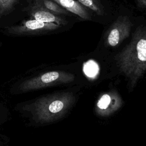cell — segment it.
Wrapping results in <instances>:
<instances>
[{
    "label": "cell",
    "instance_id": "obj_10",
    "mask_svg": "<svg viewBox=\"0 0 146 146\" xmlns=\"http://www.w3.org/2000/svg\"><path fill=\"white\" fill-rule=\"evenodd\" d=\"M83 6L92 10L97 15H103L104 7L100 0H76Z\"/></svg>",
    "mask_w": 146,
    "mask_h": 146
},
{
    "label": "cell",
    "instance_id": "obj_7",
    "mask_svg": "<svg viewBox=\"0 0 146 146\" xmlns=\"http://www.w3.org/2000/svg\"><path fill=\"white\" fill-rule=\"evenodd\" d=\"M30 15L33 19L44 22L54 23L60 26L67 23V21L63 18L36 3L31 9Z\"/></svg>",
    "mask_w": 146,
    "mask_h": 146
},
{
    "label": "cell",
    "instance_id": "obj_6",
    "mask_svg": "<svg viewBox=\"0 0 146 146\" xmlns=\"http://www.w3.org/2000/svg\"><path fill=\"white\" fill-rule=\"evenodd\" d=\"M60 27L54 23H47L31 19L20 25L8 28V31L14 34H27L56 30Z\"/></svg>",
    "mask_w": 146,
    "mask_h": 146
},
{
    "label": "cell",
    "instance_id": "obj_4",
    "mask_svg": "<svg viewBox=\"0 0 146 146\" xmlns=\"http://www.w3.org/2000/svg\"><path fill=\"white\" fill-rule=\"evenodd\" d=\"M132 23L127 16H120L111 26L106 35L105 43L107 46H118L130 35Z\"/></svg>",
    "mask_w": 146,
    "mask_h": 146
},
{
    "label": "cell",
    "instance_id": "obj_8",
    "mask_svg": "<svg viewBox=\"0 0 146 146\" xmlns=\"http://www.w3.org/2000/svg\"><path fill=\"white\" fill-rule=\"evenodd\" d=\"M68 12L84 20H91V17L84 6L76 0H53Z\"/></svg>",
    "mask_w": 146,
    "mask_h": 146
},
{
    "label": "cell",
    "instance_id": "obj_9",
    "mask_svg": "<svg viewBox=\"0 0 146 146\" xmlns=\"http://www.w3.org/2000/svg\"><path fill=\"white\" fill-rule=\"evenodd\" d=\"M36 4L40 5L48 11L56 14L67 15L68 11L59 5L53 0H35Z\"/></svg>",
    "mask_w": 146,
    "mask_h": 146
},
{
    "label": "cell",
    "instance_id": "obj_3",
    "mask_svg": "<svg viewBox=\"0 0 146 146\" xmlns=\"http://www.w3.org/2000/svg\"><path fill=\"white\" fill-rule=\"evenodd\" d=\"M75 80L74 75L60 71L43 73L22 83L19 90L22 92L38 90L44 87L68 83Z\"/></svg>",
    "mask_w": 146,
    "mask_h": 146
},
{
    "label": "cell",
    "instance_id": "obj_5",
    "mask_svg": "<svg viewBox=\"0 0 146 146\" xmlns=\"http://www.w3.org/2000/svg\"><path fill=\"white\" fill-rule=\"evenodd\" d=\"M123 103L120 94L112 89L100 95L95 104L94 111L100 117H108L119 110Z\"/></svg>",
    "mask_w": 146,
    "mask_h": 146
},
{
    "label": "cell",
    "instance_id": "obj_11",
    "mask_svg": "<svg viewBox=\"0 0 146 146\" xmlns=\"http://www.w3.org/2000/svg\"><path fill=\"white\" fill-rule=\"evenodd\" d=\"M17 0H0V15H4L14 7Z\"/></svg>",
    "mask_w": 146,
    "mask_h": 146
},
{
    "label": "cell",
    "instance_id": "obj_2",
    "mask_svg": "<svg viewBox=\"0 0 146 146\" xmlns=\"http://www.w3.org/2000/svg\"><path fill=\"white\" fill-rule=\"evenodd\" d=\"M75 99L74 95L70 92H60L42 97L30 107L33 119L39 123L58 120L72 107Z\"/></svg>",
    "mask_w": 146,
    "mask_h": 146
},
{
    "label": "cell",
    "instance_id": "obj_1",
    "mask_svg": "<svg viewBox=\"0 0 146 146\" xmlns=\"http://www.w3.org/2000/svg\"><path fill=\"white\" fill-rule=\"evenodd\" d=\"M120 71L132 90L146 71V26L138 28L131 42L115 56Z\"/></svg>",
    "mask_w": 146,
    "mask_h": 146
},
{
    "label": "cell",
    "instance_id": "obj_12",
    "mask_svg": "<svg viewBox=\"0 0 146 146\" xmlns=\"http://www.w3.org/2000/svg\"><path fill=\"white\" fill-rule=\"evenodd\" d=\"M137 5L143 8L146 9V0H134Z\"/></svg>",
    "mask_w": 146,
    "mask_h": 146
}]
</instances>
